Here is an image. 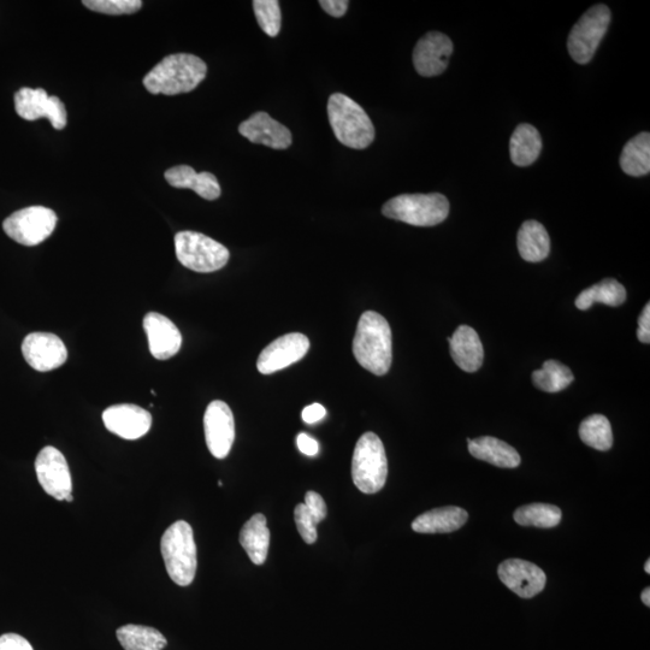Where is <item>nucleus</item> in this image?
I'll use <instances>...</instances> for the list:
<instances>
[{
  "label": "nucleus",
  "instance_id": "f257e3e1",
  "mask_svg": "<svg viewBox=\"0 0 650 650\" xmlns=\"http://www.w3.org/2000/svg\"><path fill=\"white\" fill-rule=\"evenodd\" d=\"M353 354L360 366L371 374L383 376L389 371L393 362L392 329L380 313L366 311L360 317Z\"/></svg>",
  "mask_w": 650,
  "mask_h": 650
},
{
  "label": "nucleus",
  "instance_id": "f03ea898",
  "mask_svg": "<svg viewBox=\"0 0 650 650\" xmlns=\"http://www.w3.org/2000/svg\"><path fill=\"white\" fill-rule=\"evenodd\" d=\"M208 67L203 59L189 53H175L165 57L144 78V86L152 94L188 93L206 78Z\"/></svg>",
  "mask_w": 650,
  "mask_h": 650
},
{
  "label": "nucleus",
  "instance_id": "7ed1b4c3",
  "mask_svg": "<svg viewBox=\"0 0 650 650\" xmlns=\"http://www.w3.org/2000/svg\"><path fill=\"white\" fill-rule=\"evenodd\" d=\"M328 117L335 137L350 149L364 150L375 139V127L362 106L342 93L329 98Z\"/></svg>",
  "mask_w": 650,
  "mask_h": 650
},
{
  "label": "nucleus",
  "instance_id": "20e7f679",
  "mask_svg": "<svg viewBox=\"0 0 650 650\" xmlns=\"http://www.w3.org/2000/svg\"><path fill=\"white\" fill-rule=\"evenodd\" d=\"M165 569L173 582L188 587L197 573V545L191 525L179 520L165 531L161 541Z\"/></svg>",
  "mask_w": 650,
  "mask_h": 650
},
{
  "label": "nucleus",
  "instance_id": "39448f33",
  "mask_svg": "<svg viewBox=\"0 0 650 650\" xmlns=\"http://www.w3.org/2000/svg\"><path fill=\"white\" fill-rule=\"evenodd\" d=\"M382 214L411 226L434 227L448 217L449 202L440 193L403 194L388 200L383 205Z\"/></svg>",
  "mask_w": 650,
  "mask_h": 650
},
{
  "label": "nucleus",
  "instance_id": "423d86ee",
  "mask_svg": "<svg viewBox=\"0 0 650 650\" xmlns=\"http://www.w3.org/2000/svg\"><path fill=\"white\" fill-rule=\"evenodd\" d=\"M387 476L388 460L380 437L374 433H365L354 448L353 483L364 494H376L386 484Z\"/></svg>",
  "mask_w": 650,
  "mask_h": 650
},
{
  "label": "nucleus",
  "instance_id": "0eeeda50",
  "mask_svg": "<svg viewBox=\"0 0 650 650\" xmlns=\"http://www.w3.org/2000/svg\"><path fill=\"white\" fill-rule=\"evenodd\" d=\"M176 257L183 267L197 273H215L226 267L230 253L226 246L195 232H181L175 236Z\"/></svg>",
  "mask_w": 650,
  "mask_h": 650
},
{
  "label": "nucleus",
  "instance_id": "6e6552de",
  "mask_svg": "<svg viewBox=\"0 0 650 650\" xmlns=\"http://www.w3.org/2000/svg\"><path fill=\"white\" fill-rule=\"evenodd\" d=\"M611 23V10L604 4L594 5L579 20L567 39V50L578 64L592 61Z\"/></svg>",
  "mask_w": 650,
  "mask_h": 650
},
{
  "label": "nucleus",
  "instance_id": "1a4fd4ad",
  "mask_svg": "<svg viewBox=\"0 0 650 650\" xmlns=\"http://www.w3.org/2000/svg\"><path fill=\"white\" fill-rule=\"evenodd\" d=\"M57 221L55 211L44 206H29L9 216L3 223V229L10 239L19 244L37 246L55 232Z\"/></svg>",
  "mask_w": 650,
  "mask_h": 650
},
{
  "label": "nucleus",
  "instance_id": "9d476101",
  "mask_svg": "<svg viewBox=\"0 0 650 650\" xmlns=\"http://www.w3.org/2000/svg\"><path fill=\"white\" fill-rule=\"evenodd\" d=\"M35 472L40 486L52 498L63 501L72 495L73 481L69 465L57 448L47 446L41 449L35 460Z\"/></svg>",
  "mask_w": 650,
  "mask_h": 650
},
{
  "label": "nucleus",
  "instance_id": "9b49d317",
  "mask_svg": "<svg viewBox=\"0 0 650 650\" xmlns=\"http://www.w3.org/2000/svg\"><path fill=\"white\" fill-rule=\"evenodd\" d=\"M15 109L17 115L26 121H37L45 117L56 130L67 126L68 115L62 100L50 97L43 88H21L15 94Z\"/></svg>",
  "mask_w": 650,
  "mask_h": 650
},
{
  "label": "nucleus",
  "instance_id": "f8f14e48",
  "mask_svg": "<svg viewBox=\"0 0 650 650\" xmlns=\"http://www.w3.org/2000/svg\"><path fill=\"white\" fill-rule=\"evenodd\" d=\"M206 445L217 459L228 457L235 441V421L230 407L221 400L212 401L204 416Z\"/></svg>",
  "mask_w": 650,
  "mask_h": 650
},
{
  "label": "nucleus",
  "instance_id": "ddd939ff",
  "mask_svg": "<svg viewBox=\"0 0 650 650\" xmlns=\"http://www.w3.org/2000/svg\"><path fill=\"white\" fill-rule=\"evenodd\" d=\"M310 350L306 335L291 333L281 336L264 348L257 360V369L262 375L275 374L300 362Z\"/></svg>",
  "mask_w": 650,
  "mask_h": 650
},
{
  "label": "nucleus",
  "instance_id": "4468645a",
  "mask_svg": "<svg viewBox=\"0 0 650 650\" xmlns=\"http://www.w3.org/2000/svg\"><path fill=\"white\" fill-rule=\"evenodd\" d=\"M498 573L500 581L523 599L534 598L546 587V573L539 566L527 560H505L499 566Z\"/></svg>",
  "mask_w": 650,
  "mask_h": 650
},
{
  "label": "nucleus",
  "instance_id": "2eb2a0df",
  "mask_svg": "<svg viewBox=\"0 0 650 650\" xmlns=\"http://www.w3.org/2000/svg\"><path fill=\"white\" fill-rule=\"evenodd\" d=\"M22 353L34 370L47 372L58 369L68 359L67 347L55 334L32 333L23 340Z\"/></svg>",
  "mask_w": 650,
  "mask_h": 650
},
{
  "label": "nucleus",
  "instance_id": "dca6fc26",
  "mask_svg": "<svg viewBox=\"0 0 650 650\" xmlns=\"http://www.w3.org/2000/svg\"><path fill=\"white\" fill-rule=\"evenodd\" d=\"M453 53V43L447 35L439 32L425 34L413 50V64L419 75L433 78L448 67Z\"/></svg>",
  "mask_w": 650,
  "mask_h": 650
},
{
  "label": "nucleus",
  "instance_id": "f3484780",
  "mask_svg": "<svg viewBox=\"0 0 650 650\" xmlns=\"http://www.w3.org/2000/svg\"><path fill=\"white\" fill-rule=\"evenodd\" d=\"M103 421L110 433L124 440H138L149 433L152 427L151 413L130 404L109 407L103 413Z\"/></svg>",
  "mask_w": 650,
  "mask_h": 650
},
{
  "label": "nucleus",
  "instance_id": "a211bd4d",
  "mask_svg": "<svg viewBox=\"0 0 650 650\" xmlns=\"http://www.w3.org/2000/svg\"><path fill=\"white\" fill-rule=\"evenodd\" d=\"M239 133L253 144L265 145L274 150L288 149L293 140L291 130L262 111L242 122Z\"/></svg>",
  "mask_w": 650,
  "mask_h": 650
},
{
  "label": "nucleus",
  "instance_id": "6ab92c4d",
  "mask_svg": "<svg viewBox=\"0 0 650 650\" xmlns=\"http://www.w3.org/2000/svg\"><path fill=\"white\" fill-rule=\"evenodd\" d=\"M150 352L158 360H167L181 350L182 335L176 325L161 313L150 312L144 318Z\"/></svg>",
  "mask_w": 650,
  "mask_h": 650
},
{
  "label": "nucleus",
  "instance_id": "aec40b11",
  "mask_svg": "<svg viewBox=\"0 0 650 650\" xmlns=\"http://www.w3.org/2000/svg\"><path fill=\"white\" fill-rule=\"evenodd\" d=\"M451 356L454 363L465 372H476L481 369L484 359L483 345L474 328L460 325L455 330L451 340Z\"/></svg>",
  "mask_w": 650,
  "mask_h": 650
},
{
  "label": "nucleus",
  "instance_id": "412c9836",
  "mask_svg": "<svg viewBox=\"0 0 650 650\" xmlns=\"http://www.w3.org/2000/svg\"><path fill=\"white\" fill-rule=\"evenodd\" d=\"M165 180L170 186L180 189H192L206 200H216L221 197V186L214 174L204 171L198 174L188 165H179L165 171Z\"/></svg>",
  "mask_w": 650,
  "mask_h": 650
},
{
  "label": "nucleus",
  "instance_id": "4be33fe9",
  "mask_svg": "<svg viewBox=\"0 0 650 650\" xmlns=\"http://www.w3.org/2000/svg\"><path fill=\"white\" fill-rule=\"evenodd\" d=\"M468 519L469 514L463 508H435L417 517L412 523V529L419 534H448L464 527Z\"/></svg>",
  "mask_w": 650,
  "mask_h": 650
},
{
  "label": "nucleus",
  "instance_id": "5701e85b",
  "mask_svg": "<svg viewBox=\"0 0 650 650\" xmlns=\"http://www.w3.org/2000/svg\"><path fill=\"white\" fill-rule=\"evenodd\" d=\"M469 452L482 462H486L502 469H516L522 463L519 453L508 443L495 439L492 436L468 439Z\"/></svg>",
  "mask_w": 650,
  "mask_h": 650
},
{
  "label": "nucleus",
  "instance_id": "b1692460",
  "mask_svg": "<svg viewBox=\"0 0 650 650\" xmlns=\"http://www.w3.org/2000/svg\"><path fill=\"white\" fill-rule=\"evenodd\" d=\"M240 543L253 564L263 565L265 563L269 553L270 531L264 514H254L246 522L241 529Z\"/></svg>",
  "mask_w": 650,
  "mask_h": 650
},
{
  "label": "nucleus",
  "instance_id": "393cba45",
  "mask_svg": "<svg viewBox=\"0 0 650 650\" xmlns=\"http://www.w3.org/2000/svg\"><path fill=\"white\" fill-rule=\"evenodd\" d=\"M517 244L520 257L530 263L542 262L551 252V239L547 230L537 221L523 223L518 232Z\"/></svg>",
  "mask_w": 650,
  "mask_h": 650
},
{
  "label": "nucleus",
  "instance_id": "a878e982",
  "mask_svg": "<svg viewBox=\"0 0 650 650\" xmlns=\"http://www.w3.org/2000/svg\"><path fill=\"white\" fill-rule=\"evenodd\" d=\"M542 150V140L539 130L531 124L523 123L514 130L510 140V155L517 167H529Z\"/></svg>",
  "mask_w": 650,
  "mask_h": 650
},
{
  "label": "nucleus",
  "instance_id": "bb28decb",
  "mask_svg": "<svg viewBox=\"0 0 650 650\" xmlns=\"http://www.w3.org/2000/svg\"><path fill=\"white\" fill-rule=\"evenodd\" d=\"M116 635L124 650H163L168 644L167 638L150 626L124 625Z\"/></svg>",
  "mask_w": 650,
  "mask_h": 650
},
{
  "label": "nucleus",
  "instance_id": "cd10ccee",
  "mask_svg": "<svg viewBox=\"0 0 650 650\" xmlns=\"http://www.w3.org/2000/svg\"><path fill=\"white\" fill-rule=\"evenodd\" d=\"M626 300V289L617 280L606 279L596 283L593 287L585 289L576 299L578 310H588L595 303L617 307L623 305Z\"/></svg>",
  "mask_w": 650,
  "mask_h": 650
},
{
  "label": "nucleus",
  "instance_id": "c85d7f7f",
  "mask_svg": "<svg viewBox=\"0 0 650 650\" xmlns=\"http://www.w3.org/2000/svg\"><path fill=\"white\" fill-rule=\"evenodd\" d=\"M620 167L629 176L640 177L650 171V134L641 133L624 146Z\"/></svg>",
  "mask_w": 650,
  "mask_h": 650
},
{
  "label": "nucleus",
  "instance_id": "c756f323",
  "mask_svg": "<svg viewBox=\"0 0 650 650\" xmlns=\"http://www.w3.org/2000/svg\"><path fill=\"white\" fill-rule=\"evenodd\" d=\"M531 378L537 388L547 393H559L575 380L570 368L557 360H547L542 369L533 372Z\"/></svg>",
  "mask_w": 650,
  "mask_h": 650
},
{
  "label": "nucleus",
  "instance_id": "7c9ffc66",
  "mask_svg": "<svg viewBox=\"0 0 650 650\" xmlns=\"http://www.w3.org/2000/svg\"><path fill=\"white\" fill-rule=\"evenodd\" d=\"M513 517L522 527L551 529L561 522V510L554 505L531 504L519 507Z\"/></svg>",
  "mask_w": 650,
  "mask_h": 650
},
{
  "label": "nucleus",
  "instance_id": "2f4dec72",
  "mask_svg": "<svg viewBox=\"0 0 650 650\" xmlns=\"http://www.w3.org/2000/svg\"><path fill=\"white\" fill-rule=\"evenodd\" d=\"M579 436L585 445L601 452L610 451L613 446L611 423L602 415L585 418L579 427Z\"/></svg>",
  "mask_w": 650,
  "mask_h": 650
},
{
  "label": "nucleus",
  "instance_id": "473e14b6",
  "mask_svg": "<svg viewBox=\"0 0 650 650\" xmlns=\"http://www.w3.org/2000/svg\"><path fill=\"white\" fill-rule=\"evenodd\" d=\"M253 9L263 32L271 38L277 37L282 21L280 3L276 0H254Z\"/></svg>",
  "mask_w": 650,
  "mask_h": 650
},
{
  "label": "nucleus",
  "instance_id": "72a5a7b5",
  "mask_svg": "<svg viewBox=\"0 0 650 650\" xmlns=\"http://www.w3.org/2000/svg\"><path fill=\"white\" fill-rule=\"evenodd\" d=\"M86 8L106 15L135 14L143 7L141 0H85Z\"/></svg>",
  "mask_w": 650,
  "mask_h": 650
},
{
  "label": "nucleus",
  "instance_id": "f704fd0d",
  "mask_svg": "<svg viewBox=\"0 0 650 650\" xmlns=\"http://www.w3.org/2000/svg\"><path fill=\"white\" fill-rule=\"evenodd\" d=\"M295 524L303 540L307 545H312L317 541V525L319 524L315 514L307 510L305 504H299L294 510Z\"/></svg>",
  "mask_w": 650,
  "mask_h": 650
},
{
  "label": "nucleus",
  "instance_id": "c9c22d12",
  "mask_svg": "<svg viewBox=\"0 0 650 650\" xmlns=\"http://www.w3.org/2000/svg\"><path fill=\"white\" fill-rule=\"evenodd\" d=\"M305 506L307 510L315 514L318 522L321 523L327 517V505L321 495L316 492H307L305 495Z\"/></svg>",
  "mask_w": 650,
  "mask_h": 650
},
{
  "label": "nucleus",
  "instance_id": "e433bc0d",
  "mask_svg": "<svg viewBox=\"0 0 650 650\" xmlns=\"http://www.w3.org/2000/svg\"><path fill=\"white\" fill-rule=\"evenodd\" d=\"M0 650H34L25 637L17 634L0 636Z\"/></svg>",
  "mask_w": 650,
  "mask_h": 650
},
{
  "label": "nucleus",
  "instance_id": "4c0bfd02",
  "mask_svg": "<svg viewBox=\"0 0 650 650\" xmlns=\"http://www.w3.org/2000/svg\"><path fill=\"white\" fill-rule=\"evenodd\" d=\"M637 338L643 344L650 342V304L644 306L640 318H638Z\"/></svg>",
  "mask_w": 650,
  "mask_h": 650
},
{
  "label": "nucleus",
  "instance_id": "58836bf2",
  "mask_svg": "<svg viewBox=\"0 0 650 650\" xmlns=\"http://www.w3.org/2000/svg\"><path fill=\"white\" fill-rule=\"evenodd\" d=\"M325 13L333 17H342L346 14L350 2L347 0H321L319 2Z\"/></svg>",
  "mask_w": 650,
  "mask_h": 650
},
{
  "label": "nucleus",
  "instance_id": "ea45409f",
  "mask_svg": "<svg viewBox=\"0 0 650 650\" xmlns=\"http://www.w3.org/2000/svg\"><path fill=\"white\" fill-rule=\"evenodd\" d=\"M297 445L299 451L305 455H309V457H315L318 454V442L310 435L305 433L299 434L297 437Z\"/></svg>",
  "mask_w": 650,
  "mask_h": 650
},
{
  "label": "nucleus",
  "instance_id": "a19ab883",
  "mask_svg": "<svg viewBox=\"0 0 650 650\" xmlns=\"http://www.w3.org/2000/svg\"><path fill=\"white\" fill-rule=\"evenodd\" d=\"M327 416V410L321 404H312L305 407L303 411V421L307 424H315Z\"/></svg>",
  "mask_w": 650,
  "mask_h": 650
},
{
  "label": "nucleus",
  "instance_id": "79ce46f5",
  "mask_svg": "<svg viewBox=\"0 0 650 650\" xmlns=\"http://www.w3.org/2000/svg\"><path fill=\"white\" fill-rule=\"evenodd\" d=\"M642 602L647 607L650 606V589L649 588H646V589L643 590V592H642Z\"/></svg>",
  "mask_w": 650,
  "mask_h": 650
},
{
  "label": "nucleus",
  "instance_id": "37998d69",
  "mask_svg": "<svg viewBox=\"0 0 650 650\" xmlns=\"http://www.w3.org/2000/svg\"><path fill=\"white\" fill-rule=\"evenodd\" d=\"M644 571H646L647 573H650V560L649 559L647 560L646 565H644Z\"/></svg>",
  "mask_w": 650,
  "mask_h": 650
},
{
  "label": "nucleus",
  "instance_id": "c03bdc74",
  "mask_svg": "<svg viewBox=\"0 0 650 650\" xmlns=\"http://www.w3.org/2000/svg\"><path fill=\"white\" fill-rule=\"evenodd\" d=\"M65 500H67L68 502H72V501H74V496H73V494H72V495H69L68 498L65 499Z\"/></svg>",
  "mask_w": 650,
  "mask_h": 650
}]
</instances>
